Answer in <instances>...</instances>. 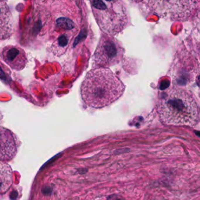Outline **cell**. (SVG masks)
<instances>
[{"label":"cell","instance_id":"4","mask_svg":"<svg viewBox=\"0 0 200 200\" xmlns=\"http://www.w3.org/2000/svg\"><path fill=\"white\" fill-rule=\"evenodd\" d=\"M125 49L113 36L103 34L93 55L94 63L100 67L108 68L118 64L122 59Z\"/></svg>","mask_w":200,"mask_h":200},{"label":"cell","instance_id":"1","mask_svg":"<svg viewBox=\"0 0 200 200\" xmlns=\"http://www.w3.org/2000/svg\"><path fill=\"white\" fill-rule=\"evenodd\" d=\"M125 85L108 68L90 70L80 87L81 97L88 106L100 109L116 102L123 94Z\"/></svg>","mask_w":200,"mask_h":200},{"label":"cell","instance_id":"3","mask_svg":"<svg viewBox=\"0 0 200 200\" xmlns=\"http://www.w3.org/2000/svg\"><path fill=\"white\" fill-rule=\"evenodd\" d=\"M90 3L96 23L105 34L113 36L129 26V15L123 1L95 0Z\"/></svg>","mask_w":200,"mask_h":200},{"label":"cell","instance_id":"6","mask_svg":"<svg viewBox=\"0 0 200 200\" xmlns=\"http://www.w3.org/2000/svg\"><path fill=\"white\" fill-rule=\"evenodd\" d=\"M18 151L17 140L10 130L0 126V161L12 160Z\"/></svg>","mask_w":200,"mask_h":200},{"label":"cell","instance_id":"7","mask_svg":"<svg viewBox=\"0 0 200 200\" xmlns=\"http://www.w3.org/2000/svg\"><path fill=\"white\" fill-rule=\"evenodd\" d=\"M14 23L7 3L0 1V41L9 39L14 34Z\"/></svg>","mask_w":200,"mask_h":200},{"label":"cell","instance_id":"8","mask_svg":"<svg viewBox=\"0 0 200 200\" xmlns=\"http://www.w3.org/2000/svg\"><path fill=\"white\" fill-rule=\"evenodd\" d=\"M13 183V173L11 166L0 161V194L6 193Z\"/></svg>","mask_w":200,"mask_h":200},{"label":"cell","instance_id":"5","mask_svg":"<svg viewBox=\"0 0 200 200\" xmlns=\"http://www.w3.org/2000/svg\"><path fill=\"white\" fill-rule=\"evenodd\" d=\"M0 58L16 71L23 70L28 62L25 51L17 45H9L3 48L0 52Z\"/></svg>","mask_w":200,"mask_h":200},{"label":"cell","instance_id":"2","mask_svg":"<svg viewBox=\"0 0 200 200\" xmlns=\"http://www.w3.org/2000/svg\"><path fill=\"white\" fill-rule=\"evenodd\" d=\"M157 112L165 124L192 127L199 121V106L190 91L171 87L165 92L157 104Z\"/></svg>","mask_w":200,"mask_h":200}]
</instances>
